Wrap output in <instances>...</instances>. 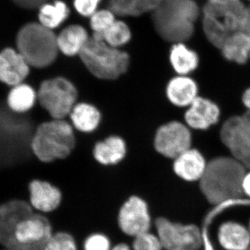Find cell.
Returning a JSON list of instances; mask_svg holds the SVG:
<instances>
[{
  "label": "cell",
  "instance_id": "1",
  "mask_svg": "<svg viewBox=\"0 0 250 250\" xmlns=\"http://www.w3.org/2000/svg\"><path fill=\"white\" fill-rule=\"evenodd\" d=\"M246 167L232 156H220L207 164L200 181V190L207 201L218 205L241 199Z\"/></svg>",
  "mask_w": 250,
  "mask_h": 250
},
{
  "label": "cell",
  "instance_id": "2",
  "mask_svg": "<svg viewBox=\"0 0 250 250\" xmlns=\"http://www.w3.org/2000/svg\"><path fill=\"white\" fill-rule=\"evenodd\" d=\"M34 131L30 118L0 105V169L27 160Z\"/></svg>",
  "mask_w": 250,
  "mask_h": 250
},
{
  "label": "cell",
  "instance_id": "3",
  "mask_svg": "<svg viewBox=\"0 0 250 250\" xmlns=\"http://www.w3.org/2000/svg\"><path fill=\"white\" fill-rule=\"evenodd\" d=\"M198 16L199 7L194 0H163L152 13V21L161 39L175 44L192 37Z\"/></svg>",
  "mask_w": 250,
  "mask_h": 250
},
{
  "label": "cell",
  "instance_id": "4",
  "mask_svg": "<svg viewBox=\"0 0 250 250\" xmlns=\"http://www.w3.org/2000/svg\"><path fill=\"white\" fill-rule=\"evenodd\" d=\"M75 146L73 126L65 120L52 119L36 128L31 150L41 161L51 163L64 159Z\"/></svg>",
  "mask_w": 250,
  "mask_h": 250
},
{
  "label": "cell",
  "instance_id": "5",
  "mask_svg": "<svg viewBox=\"0 0 250 250\" xmlns=\"http://www.w3.org/2000/svg\"><path fill=\"white\" fill-rule=\"evenodd\" d=\"M80 57L87 70L100 80H116L129 67V55L126 52L92 36Z\"/></svg>",
  "mask_w": 250,
  "mask_h": 250
},
{
  "label": "cell",
  "instance_id": "6",
  "mask_svg": "<svg viewBox=\"0 0 250 250\" xmlns=\"http://www.w3.org/2000/svg\"><path fill=\"white\" fill-rule=\"evenodd\" d=\"M18 52L30 66L45 68L52 65L59 54L57 36L40 23H29L18 32Z\"/></svg>",
  "mask_w": 250,
  "mask_h": 250
},
{
  "label": "cell",
  "instance_id": "7",
  "mask_svg": "<svg viewBox=\"0 0 250 250\" xmlns=\"http://www.w3.org/2000/svg\"><path fill=\"white\" fill-rule=\"evenodd\" d=\"M78 93L70 80L62 77L44 81L38 93L41 106L52 119L65 120L77 104Z\"/></svg>",
  "mask_w": 250,
  "mask_h": 250
},
{
  "label": "cell",
  "instance_id": "8",
  "mask_svg": "<svg viewBox=\"0 0 250 250\" xmlns=\"http://www.w3.org/2000/svg\"><path fill=\"white\" fill-rule=\"evenodd\" d=\"M156 235L164 250H199L202 236L198 227L184 225L160 217L155 221Z\"/></svg>",
  "mask_w": 250,
  "mask_h": 250
},
{
  "label": "cell",
  "instance_id": "9",
  "mask_svg": "<svg viewBox=\"0 0 250 250\" xmlns=\"http://www.w3.org/2000/svg\"><path fill=\"white\" fill-rule=\"evenodd\" d=\"M220 139L231 155L250 168V125L243 116L231 117L220 129Z\"/></svg>",
  "mask_w": 250,
  "mask_h": 250
},
{
  "label": "cell",
  "instance_id": "10",
  "mask_svg": "<svg viewBox=\"0 0 250 250\" xmlns=\"http://www.w3.org/2000/svg\"><path fill=\"white\" fill-rule=\"evenodd\" d=\"M192 136L187 125L172 121L161 125L154 138V147L159 154L174 159L191 148Z\"/></svg>",
  "mask_w": 250,
  "mask_h": 250
},
{
  "label": "cell",
  "instance_id": "11",
  "mask_svg": "<svg viewBox=\"0 0 250 250\" xmlns=\"http://www.w3.org/2000/svg\"><path fill=\"white\" fill-rule=\"evenodd\" d=\"M118 225L122 232L132 238L149 231L152 218L146 200L137 195L129 197L118 211Z\"/></svg>",
  "mask_w": 250,
  "mask_h": 250
},
{
  "label": "cell",
  "instance_id": "12",
  "mask_svg": "<svg viewBox=\"0 0 250 250\" xmlns=\"http://www.w3.org/2000/svg\"><path fill=\"white\" fill-rule=\"evenodd\" d=\"M52 234L50 222L33 213L18 224L14 237L18 250H42Z\"/></svg>",
  "mask_w": 250,
  "mask_h": 250
},
{
  "label": "cell",
  "instance_id": "13",
  "mask_svg": "<svg viewBox=\"0 0 250 250\" xmlns=\"http://www.w3.org/2000/svg\"><path fill=\"white\" fill-rule=\"evenodd\" d=\"M33 213L30 204L24 200H10L0 205V244L4 249L18 250L14 237L16 229Z\"/></svg>",
  "mask_w": 250,
  "mask_h": 250
},
{
  "label": "cell",
  "instance_id": "14",
  "mask_svg": "<svg viewBox=\"0 0 250 250\" xmlns=\"http://www.w3.org/2000/svg\"><path fill=\"white\" fill-rule=\"evenodd\" d=\"M247 8L241 0H208L203 13L205 16L223 21L229 31L233 34L243 31Z\"/></svg>",
  "mask_w": 250,
  "mask_h": 250
},
{
  "label": "cell",
  "instance_id": "15",
  "mask_svg": "<svg viewBox=\"0 0 250 250\" xmlns=\"http://www.w3.org/2000/svg\"><path fill=\"white\" fill-rule=\"evenodd\" d=\"M220 116V108L216 104L208 99L198 96L188 107L184 119L188 127L206 130L216 124Z\"/></svg>",
  "mask_w": 250,
  "mask_h": 250
},
{
  "label": "cell",
  "instance_id": "16",
  "mask_svg": "<svg viewBox=\"0 0 250 250\" xmlns=\"http://www.w3.org/2000/svg\"><path fill=\"white\" fill-rule=\"evenodd\" d=\"M30 65L19 52L11 48L0 52V81L9 85L22 83L29 75Z\"/></svg>",
  "mask_w": 250,
  "mask_h": 250
},
{
  "label": "cell",
  "instance_id": "17",
  "mask_svg": "<svg viewBox=\"0 0 250 250\" xmlns=\"http://www.w3.org/2000/svg\"><path fill=\"white\" fill-rule=\"evenodd\" d=\"M31 207L42 213L57 210L62 202V192L53 184L42 180H33L29 186Z\"/></svg>",
  "mask_w": 250,
  "mask_h": 250
},
{
  "label": "cell",
  "instance_id": "18",
  "mask_svg": "<svg viewBox=\"0 0 250 250\" xmlns=\"http://www.w3.org/2000/svg\"><path fill=\"white\" fill-rule=\"evenodd\" d=\"M208 162L200 151L190 148L174 159V173L187 182H196L203 177Z\"/></svg>",
  "mask_w": 250,
  "mask_h": 250
},
{
  "label": "cell",
  "instance_id": "19",
  "mask_svg": "<svg viewBox=\"0 0 250 250\" xmlns=\"http://www.w3.org/2000/svg\"><path fill=\"white\" fill-rule=\"evenodd\" d=\"M166 96L177 107H188L198 97V86L188 75H177L166 86Z\"/></svg>",
  "mask_w": 250,
  "mask_h": 250
},
{
  "label": "cell",
  "instance_id": "20",
  "mask_svg": "<svg viewBox=\"0 0 250 250\" xmlns=\"http://www.w3.org/2000/svg\"><path fill=\"white\" fill-rule=\"evenodd\" d=\"M218 241L226 250H248L250 248L249 228L236 222H227L220 227Z\"/></svg>",
  "mask_w": 250,
  "mask_h": 250
},
{
  "label": "cell",
  "instance_id": "21",
  "mask_svg": "<svg viewBox=\"0 0 250 250\" xmlns=\"http://www.w3.org/2000/svg\"><path fill=\"white\" fill-rule=\"evenodd\" d=\"M90 38L85 28L80 24L67 26L57 36L59 52L67 57L80 56Z\"/></svg>",
  "mask_w": 250,
  "mask_h": 250
},
{
  "label": "cell",
  "instance_id": "22",
  "mask_svg": "<svg viewBox=\"0 0 250 250\" xmlns=\"http://www.w3.org/2000/svg\"><path fill=\"white\" fill-rule=\"evenodd\" d=\"M126 154V143L118 136H111L97 143L93 149L95 160L104 166L116 165Z\"/></svg>",
  "mask_w": 250,
  "mask_h": 250
},
{
  "label": "cell",
  "instance_id": "23",
  "mask_svg": "<svg viewBox=\"0 0 250 250\" xmlns=\"http://www.w3.org/2000/svg\"><path fill=\"white\" fill-rule=\"evenodd\" d=\"M72 126L83 133H90L98 127L101 122V113L89 103H77L70 113Z\"/></svg>",
  "mask_w": 250,
  "mask_h": 250
},
{
  "label": "cell",
  "instance_id": "24",
  "mask_svg": "<svg viewBox=\"0 0 250 250\" xmlns=\"http://www.w3.org/2000/svg\"><path fill=\"white\" fill-rule=\"evenodd\" d=\"M220 50L227 60L243 65L250 60V36L243 31L233 33Z\"/></svg>",
  "mask_w": 250,
  "mask_h": 250
},
{
  "label": "cell",
  "instance_id": "25",
  "mask_svg": "<svg viewBox=\"0 0 250 250\" xmlns=\"http://www.w3.org/2000/svg\"><path fill=\"white\" fill-rule=\"evenodd\" d=\"M196 52L188 48L184 42L173 44L170 51V62L177 75H188L199 65Z\"/></svg>",
  "mask_w": 250,
  "mask_h": 250
},
{
  "label": "cell",
  "instance_id": "26",
  "mask_svg": "<svg viewBox=\"0 0 250 250\" xmlns=\"http://www.w3.org/2000/svg\"><path fill=\"white\" fill-rule=\"evenodd\" d=\"M70 12L68 6L62 0H55L52 3L46 2L39 10V23L52 30L66 21Z\"/></svg>",
  "mask_w": 250,
  "mask_h": 250
},
{
  "label": "cell",
  "instance_id": "27",
  "mask_svg": "<svg viewBox=\"0 0 250 250\" xmlns=\"http://www.w3.org/2000/svg\"><path fill=\"white\" fill-rule=\"evenodd\" d=\"M38 94L30 85L20 83L15 85L8 96V107L11 111L24 114L35 104Z\"/></svg>",
  "mask_w": 250,
  "mask_h": 250
},
{
  "label": "cell",
  "instance_id": "28",
  "mask_svg": "<svg viewBox=\"0 0 250 250\" xmlns=\"http://www.w3.org/2000/svg\"><path fill=\"white\" fill-rule=\"evenodd\" d=\"M203 29L208 41L212 45L220 49L227 39L232 34L229 31L223 21L205 15L203 17Z\"/></svg>",
  "mask_w": 250,
  "mask_h": 250
},
{
  "label": "cell",
  "instance_id": "29",
  "mask_svg": "<svg viewBox=\"0 0 250 250\" xmlns=\"http://www.w3.org/2000/svg\"><path fill=\"white\" fill-rule=\"evenodd\" d=\"M131 39L129 26L121 21H116L102 36V40L112 47L119 48L126 45Z\"/></svg>",
  "mask_w": 250,
  "mask_h": 250
},
{
  "label": "cell",
  "instance_id": "30",
  "mask_svg": "<svg viewBox=\"0 0 250 250\" xmlns=\"http://www.w3.org/2000/svg\"><path fill=\"white\" fill-rule=\"evenodd\" d=\"M115 16L116 15L108 9L98 10L90 17V25L93 31L92 37L102 40L104 33L116 21Z\"/></svg>",
  "mask_w": 250,
  "mask_h": 250
},
{
  "label": "cell",
  "instance_id": "31",
  "mask_svg": "<svg viewBox=\"0 0 250 250\" xmlns=\"http://www.w3.org/2000/svg\"><path fill=\"white\" fill-rule=\"evenodd\" d=\"M42 250H78L75 238L65 231L53 233Z\"/></svg>",
  "mask_w": 250,
  "mask_h": 250
},
{
  "label": "cell",
  "instance_id": "32",
  "mask_svg": "<svg viewBox=\"0 0 250 250\" xmlns=\"http://www.w3.org/2000/svg\"><path fill=\"white\" fill-rule=\"evenodd\" d=\"M108 9L116 16L122 17L141 16L138 0H109Z\"/></svg>",
  "mask_w": 250,
  "mask_h": 250
},
{
  "label": "cell",
  "instance_id": "33",
  "mask_svg": "<svg viewBox=\"0 0 250 250\" xmlns=\"http://www.w3.org/2000/svg\"><path fill=\"white\" fill-rule=\"evenodd\" d=\"M132 250H164L157 235L148 231L135 237Z\"/></svg>",
  "mask_w": 250,
  "mask_h": 250
},
{
  "label": "cell",
  "instance_id": "34",
  "mask_svg": "<svg viewBox=\"0 0 250 250\" xmlns=\"http://www.w3.org/2000/svg\"><path fill=\"white\" fill-rule=\"evenodd\" d=\"M112 247L109 238L102 233H92L83 243V250H111Z\"/></svg>",
  "mask_w": 250,
  "mask_h": 250
},
{
  "label": "cell",
  "instance_id": "35",
  "mask_svg": "<svg viewBox=\"0 0 250 250\" xmlns=\"http://www.w3.org/2000/svg\"><path fill=\"white\" fill-rule=\"evenodd\" d=\"M101 0H74V7L84 17H91L97 11Z\"/></svg>",
  "mask_w": 250,
  "mask_h": 250
},
{
  "label": "cell",
  "instance_id": "36",
  "mask_svg": "<svg viewBox=\"0 0 250 250\" xmlns=\"http://www.w3.org/2000/svg\"><path fill=\"white\" fill-rule=\"evenodd\" d=\"M140 13H152L161 4L163 0H138Z\"/></svg>",
  "mask_w": 250,
  "mask_h": 250
},
{
  "label": "cell",
  "instance_id": "37",
  "mask_svg": "<svg viewBox=\"0 0 250 250\" xmlns=\"http://www.w3.org/2000/svg\"><path fill=\"white\" fill-rule=\"evenodd\" d=\"M15 4L24 9H32L40 8L45 4L48 0H12Z\"/></svg>",
  "mask_w": 250,
  "mask_h": 250
},
{
  "label": "cell",
  "instance_id": "38",
  "mask_svg": "<svg viewBox=\"0 0 250 250\" xmlns=\"http://www.w3.org/2000/svg\"><path fill=\"white\" fill-rule=\"evenodd\" d=\"M243 194L250 198V171L245 174L243 180Z\"/></svg>",
  "mask_w": 250,
  "mask_h": 250
},
{
  "label": "cell",
  "instance_id": "39",
  "mask_svg": "<svg viewBox=\"0 0 250 250\" xmlns=\"http://www.w3.org/2000/svg\"><path fill=\"white\" fill-rule=\"evenodd\" d=\"M250 36V6L247 8V14L244 24H243V31Z\"/></svg>",
  "mask_w": 250,
  "mask_h": 250
},
{
  "label": "cell",
  "instance_id": "40",
  "mask_svg": "<svg viewBox=\"0 0 250 250\" xmlns=\"http://www.w3.org/2000/svg\"><path fill=\"white\" fill-rule=\"evenodd\" d=\"M242 101L245 106L248 108V111H250V88H248L243 93Z\"/></svg>",
  "mask_w": 250,
  "mask_h": 250
},
{
  "label": "cell",
  "instance_id": "41",
  "mask_svg": "<svg viewBox=\"0 0 250 250\" xmlns=\"http://www.w3.org/2000/svg\"><path fill=\"white\" fill-rule=\"evenodd\" d=\"M111 250H132V248L126 243H121L112 247Z\"/></svg>",
  "mask_w": 250,
  "mask_h": 250
},
{
  "label": "cell",
  "instance_id": "42",
  "mask_svg": "<svg viewBox=\"0 0 250 250\" xmlns=\"http://www.w3.org/2000/svg\"><path fill=\"white\" fill-rule=\"evenodd\" d=\"M249 229H250V225H249Z\"/></svg>",
  "mask_w": 250,
  "mask_h": 250
},
{
  "label": "cell",
  "instance_id": "43",
  "mask_svg": "<svg viewBox=\"0 0 250 250\" xmlns=\"http://www.w3.org/2000/svg\"><path fill=\"white\" fill-rule=\"evenodd\" d=\"M4 250H12L4 249Z\"/></svg>",
  "mask_w": 250,
  "mask_h": 250
},
{
  "label": "cell",
  "instance_id": "44",
  "mask_svg": "<svg viewBox=\"0 0 250 250\" xmlns=\"http://www.w3.org/2000/svg\"><path fill=\"white\" fill-rule=\"evenodd\" d=\"M248 250H250V248H249V249H248Z\"/></svg>",
  "mask_w": 250,
  "mask_h": 250
},
{
  "label": "cell",
  "instance_id": "45",
  "mask_svg": "<svg viewBox=\"0 0 250 250\" xmlns=\"http://www.w3.org/2000/svg\"></svg>",
  "mask_w": 250,
  "mask_h": 250
},
{
  "label": "cell",
  "instance_id": "46",
  "mask_svg": "<svg viewBox=\"0 0 250 250\" xmlns=\"http://www.w3.org/2000/svg\"><path fill=\"white\" fill-rule=\"evenodd\" d=\"M249 1H250V0H249Z\"/></svg>",
  "mask_w": 250,
  "mask_h": 250
}]
</instances>
